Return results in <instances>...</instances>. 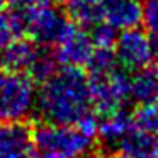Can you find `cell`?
<instances>
[{"label":"cell","instance_id":"e0dca14e","mask_svg":"<svg viewBox=\"0 0 158 158\" xmlns=\"http://www.w3.org/2000/svg\"><path fill=\"white\" fill-rule=\"evenodd\" d=\"M19 36H24L22 31L19 29V26L15 24L14 19L9 15V12L5 9H2L0 10V51Z\"/></svg>","mask_w":158,"mask_h":158},{"label":"cell","instance_id":"9c48e42d","mask_svg":"<svg viewBox=\"0 0 158 158\" xmlns=\"http://www.w3.org/2000/svg\"><path fill=\"white\" fill-rule=\"evenodd\" d=\"M117 158H158V133L134 124L116 144Z\"/></svg>","mask_w":158,"mask_h":158},{"label":"cell","instance_id":"7c38bea8","mask_svg":"<svg viewBox=\"0 0 158 158\" xmlns=\"http://www.w3.org/2000/svg\"><path fill=\"white\" fill-rule=\"evenodd\" d=\"M131 102L139 107L158 104V65H148L129 78Z\"/></svg>","mask_w":158,"mask_h":158},{"label":"cell","instance_id":"8fae6325","mask_svg":"<svg viewBox=\"0 0 158 158\" xmlns=\"http://www.w3.org/2000/svg\"><path fill=\"white\" fill-rule=\"evenodd\" d=\"M141 10V0H102V21L116 31L138 27Z\"/></svg>","mask_w":158,"mask_h":158},{"label":"cell","instance_id":"4fadbf2b","mask_svg":"<svg viewBox=\"0 0 158 158\" xmlns=\"http://www.w3.org/2000/svg\"><path fill=\"white\" fill-rule=\"evenodd\" d=\"M102 119L97 121V136L104 141L106 144L116 146L126 133L134 126V116L127 114L126 110H117L112 114L100 116Z\"/></svg>","mask_w":158,"mask_h":158},{"label":"cell","instance_id":"52a82bcc","mask_svg":"<svg viewBox=\"0 0 158 158\" xmlns=\"http://www.w3.org/2000/svg\"><path fill=\"white\" fill-rule=\"evenodd\" d=\"M0 158H38L32 129L26 121H2Z\"/></svg>","mask_w":158,"mask_h":158},{"label":"cell","instance_id":"ac0fdd59","mask_svg":"<svg viewBox=\"0 0 158 158\" xmlns=\"http://www.w3.org/2000/svg\"><path fill=\"white\" fill-rule=\"evenodd\" d=\"M141 22L153 38H158V0H143L141 2Z\"/></svg>","mask_w":158,"mask_h":158},{"label":"cell","instance_id":"277c9868","mask_svg":"<svg viewBox=\"0 0 158 158\" xmlns=\"http://www.w3.org/2000/svg\"><path fill=\"white\" fill-rule=\"evenodd\" d=\"M90 92H92L94 110L99 116L123 110L131 100L129 77L126 70L114 65L102 72H94L89 75Z\"/></svg>","mask_w":158,"mask_h":158},{"label":"cell","instance_id":"2e32d148","mask_svg":"<svg viewBox=\"0 0 158 158\" xmlns=\"http://www.w3.org/2000/svg\"><path fill=\"white\" fill-rule=\"evenodd\" d=\"M90 38L95 48H104V49H112L116 44V39L119 31L112 27V26L106 24V22H100V24L90 27Z\"/></svg>","mask_w":158,"mask_h":158},{"label":"cell","instance_id":"30bf717a","mask_svg":"<svg viewBox=\"0 0 158 158\" xmlns=\"http://www.w3.org/2000/svg\"><path fill=\"white\" fill-rule=\"evenodd\" d=\"M39 49L41 44L34 43L31 38L27 39L24 36H19L0 51V66H4L5 70L24 72L29 75L39 55Z\"/></svg>","mask_w":158,"mask_h":158},{"label":"cell","instance_id":"5bb4252c","mask_svg":"<svg viewBox=\"0 0 158 158\" xmlns=\"http://www.w3.org/2000/svg\"><path fill=\"white\" fill-rule=\"evenodd\" d=\"M65 12L75 24L94 27L102 21V0H65Z\"/></svg>","mask_w":158,"mask_h":158},{"label":"cell","instance_id":"ffe728a7","mask_svg":"<svg viewBox=\"0 0 158 158\" xmlns=\"http://www.w3.org/2000/svg\"><path fill=\"white\" fill-rule=\"evenodd\" d=\"M153 44H155V58L158 60V38H153Z\"/></svg>","mask_w":158,"mask_h":158},{"label":"cell","instance_id":"44dd1931","mask_svg":"<svg viewBox=\"0 0 158 158\" xmlns=\"http://www.w3.org/2000/svg\"><path fill=\"white\" fill-rule=\"evenodd\" d=\"M5 4H7V0H0V10L5 7Z\"/></svg>","mask_w":158,"mask_h":158},{"label":"cell","instance_id":"7a4b0ae2","mask_svg":"<svg viewBox=\"0 0 158 158\" xmlns=\"http://www.w3.org/2000/svg\"><path fill=\"white\" fill-rule=\"evenodd\" d=\"M39 155L48 158H85L97 138L95 114L78 124L43 123L32 129Z\"/></svg>","mask_w":158,"mask_h":158},{"label":"cell","instance_id":"d6986e66","mask_svg":"<svg viewBox=\"0 0 158 158\" xmlns=\"http://www.w3.org/2000/svg\"><path fill=\"white\" fill-rule=\"evenodd\" d=\"M134 124L158 133V104L139 107V110L134 114Z\"/></svg>","mask_w":158,"mask_h":158},{"label":"cell","instance_id":"ba28073f","mask_svg":"<svg viewBox=\"0 0 158 158\" xmlns=\"http://www.w3.org/2000/svg\"><path fill=\"white\" fill-rule=\"evenodd\" d=\"M68 22L70 21L66 19V14L63 10H60L53 2V4L43 7L32 17L26 34H29V38L34 43L49 48V46L56 44V41L66 29Z\"/></svg>","mask_w":158,"mask_h":158},{"label":"cell","instance_id":"8992f818","mask_svg":"<svg viewBox=\"0 0 158 158\" xmlns=\"http://www.w3.org/2000/svg\"><path fill=\"white\" fill-rule=\"evenodd\" d=\"M94 51H95V46L92 43L90 32L85 27L70 21L63 34L56 41L53 55H55L56 63L61 66L85 68Z\"/></svg>","mask_w":158,"mask_h":158},{"label":"cell","instance_id":"3957f363","mask_svg":"<svg viewBox=\"0 0 158 158\" xmlns=\"http://www.w3.org/2000/svg\"><path fill=\"white\" fill-rule=\"evenodd\" d=\"M36 97L31 75L5 68L0 72V121H26L36 110Z\"/></svg>","mask_w":158,"mask_h":158},{"label":"cell","instance_id":"9a60e30c","mask_svg":"<svg viewBox=\"0 0 158 158\" xmlns=\"http://www.w3.org/2000/svg\"><path fill=\"white\" fill-rule=\"evenodd\" d=\"M53 2H55V0H7V4H5L4 9L15 21V24H17L19 29L22 31V34H26L32 17H34L43 7L53 4Z\"/></svg>","mask_w":158,"mask_h":158},{"label":"cell","instance_id":"5b68a950","mask_svg":"<svg viewBox=\"0 0 158 158\" xmlns=\"http://www.w3.org/2000/svg\"><path fill=\"white\" fill-rule=\"evenodd\" d=\"M112 51L117 65L126 72H138L155 60L153 38L138 27L119 31Z\"/></svg>","mask_w":158,"mask_h":158},{"label":"cell","instance_id":"6da1fadb","mask_svg":"<svg viewBox=\"0 0 158 158\" xmlns=\"http://www.w3.org/2000/svg\"><path fill=\"white\" fill-rule=\"evenodd\" d=\"M36 110L43 123L78 124L94 116L89 77L82 68L60 66L41 82Z\"/></svg>","mask_w":158,"mask_h":158}]
</instances>
